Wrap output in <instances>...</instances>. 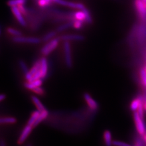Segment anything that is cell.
Returning a JSON list of instances; mask_svg holds the SVG:
<instances>
[{"mask_svg":"<svg viewBox=\"0 0 146 146\" xmlns=\"http://www.w3.org/2000/svg\"><path fill=\"white\" fill-rule=\"evenodd\" d=\"M56 33L55 31H50L43 36L42 40L44 42H48L49 41H50L51 40H52V38H54L56 36Z\"/></svg>","mask_w":146,"mask_h":146,"instance_id":"7402d4cb","label":"cell"},{"mask_svg":"<svg viewBox=\"0 0 146 146\" xmlns=\"http://www.w3.org/2000/svg\"><path fill=\"white\" fill-rule=\"evenodd\" d=\"M31 100L33 103L36 107L37 110H38V111H40V112L47 110L46 108V107H44V106L42 104L41 100L36 96H34V95L31 96Z\"/></svg>","mask_w":146,"mask_h":146,"instance_id":"5bb4252c","label":"cell"},{"mask_svg":"<svg viewBox=\"0 0 146 146\" xmlns=\"http://www.w3.org/2000/svg\"><path fill=\"white\" fill-rule=\"evenodd\" d=\"M52 0H38V3L40 7H46L49 5Z\"/></svg>","mask_w":146,"mask_h":146,"instance_id":"1f68e13d","label":"cell"},{"mask_svg":"<svg viewBox=\"0 0 146 146\" xmlns=\"http://www.w3.org/2000/svg\"><path fill=\"white\" fill-rule=\"evenodd\" d=\"M33 128H34L33 126L29 125L28 124H27V125L25 126V127L21 131V134L20 135L19 138L17 141V143L19 145L23 144L25 141H26L29 136L31 135Z\"/></svg>","mask_w":146,"mask_h":146,"instance_id":"52a82bcc","label":"cell"},{"mask_svg":"<svg viewBox=\"0 0 146 146\" xmlns=\"http://www.w3.org/2000/svg\"><path fill=\"white\" fill-rule=\"evenodd\" d=\"M19 64L20 67L21 68V70L22 71L23 73H24L25 75L29 72V70L28 69V68L27 67L26 63L23 60H20L19 61Z\"/></svg>","mask_w":146,"mask_h":146,"instance_id":"603a6c76","label":"cell"},{"mask_svg":"<svg viewBox=\"0 0 146 146\" xmlns=\"http://www.w3.org/2000/svg\"><path fill=\"white\" fill-rule=\"evenodd\" d=\"M143 1H144L145 2H146V0H143Z\"/></svg>","mask_w":146,"mask_h":146,"instance_id":"ab89813d","label":"cell"},{"mask_svg":"<svg viewBox=\"0 0 146 146\" xmlns=\"http://www.w3.org/2000/svg\"><path fill=\"white\" fill-rule=\"evenodd\" d=\"M134 6L140 19L143 23H146V2L143 0H135Z\"/></svg>","mask_w":146,"mask_h":146,"instance_id":"6da1fadb","label":"cell"},{"mask_svg":"<svg viewBox=\"0 0 146 146\" xmlns=\"http://www.w3.org/2000/svg\"><path fill=\"white\" fill-rule=\"evenodd\" d=\"M64 60L67 67L69 69L73 67V59L72 56L71 46L69 41H64L63 43Z\"/></svg>","mask_w":146,"mask_h":146,"instance_id":"7a4b0ae2","label":"cell"},{"mask_svg":"<svg viewBox=\"0 0 146 146\" xmlns=\"http://www.w3.org/2000/svg\"><path fill=\"white\" fill-rule=\"evenodd\" d=\"M144 108H145V110H146V102H145V104H144Z\"/></svg>","mask_w":146,"mask_h":146,"instance_id":"d590c367","label":"cell"},{"mask_svg":"<svg viewBox=\"0 0 146 146\" xmlns=\"http://www.w3.org/2000/svg\"><path fill=\"white\" fill-rule=\"evenodd\" d=\"M40 68H41V60H40L37 61L35 63V64H34L31 69L29 70V72L25 75V78L26 79L27 81H31L33 76L35 74H36L38 70H40Z\"/></svg>","mask_w":146,"mask_h":146,"instance_id":"8fae6325","label":"cell"},{"mask_svg":"<svg viewBox=\"0 0 146 146\" xmlns=\"http://www.w3.org/2000/svg\"><path fill=\"white\" fill-rule=\"evenodd\" d=\"M26 146H33L31 145V144H28Z\"/></svg>","mask_w":146,"mask_h":146,"instance_id":"8d00e7d4","label":"cell"},{"mask_svg":"<svg viewBox=\"0 0 146 146\" xmlns=\"http://www.w3.org/2000/svg\"><path fill=\"white\" fill-rule=\"evenodd\" d=\"M13 41L16 43H28V44H38L41 42V40L37 37H31L14 36Z\"/></svg>","mask_w":146,"mask_h":146,"instance_id":"5b68a950","label":"cell"},{"mask_svg":"<svg viewBox=\"0 0 146 146\" xmlns=\"http://www.w3.org/2000/svg\"><path fill=\"white\" fill-rule=\"evenodd\" d=\"M7 31L9 34L14 36H22V33L21 31L15 29L13 28H8Z\"/></svg>","mask_w":146,"mask_h":146,"instance_id":"484cf974","label":"cell"},{"mask_svg":"<svg viewBox=\"0 0 146 146\" xmlns=\"http://www.w3.org/2000/svg\"><path fill=\"white\" fill-rule=\"evenodd\" d=\"M144 110H145V108H144V104H143V101H141L140 106L139 107V108L137 110V112L138 114L141 116L142 119L144 118Z\"/></svg>","mask_w":146,"mask_h":146,"instance_id":"f546056e","label":"cell"},{"mask_svg":"<svg viewBox=\"0 0 146 146\" xmlns=\"http://www.w3.org/2000/svg\"><path fill=\"white\" fill-rule=\"evenodd\" d=\"M84 25V22L83 21H79L77 20H75L73 21V27L75 29H81Z\"/></svg>","mask_w":146,"mask_h":146,"instance_id":"4316f807","label":"cell"},{"mask_svg":"<svg viewBox=\"0 0 146 146\" xmlns=\"http://www.w3.org/2000/svg\"><path fill=\"white\" fill-rule=\"evenodd\" d=\"M17 122L15 117L12 116L0 117V125L14 124Z\"/></svg>","mask_w":146,"mask_h":146,"instance_id":"e0dca14e","label":"cell"},{"mask_svg":"<svg viewBox=\"0 0 146 146\" xmlns=\"http://www.w3.org/2000/svg\"><path fill=\"white\" fill-rule=\"evenodd\" d=\"M143 140H144V142H145V144L146 145V133L144 135H143Z\"/></svg>","mask_w":146,"mask_h":146,"instance_id":"e575fe53","label":"cell"},{"mask_svg":"<svg viewBox=\"0 0 146 146\" xmlns=\"http://www.w3.org/2000/svg\"><path fill=\"white\" fill-rule=\"evenodd\" d=\"M42 84V79H38L36 80H34L31 81H27L25 83L24 86L26 88L32 90L36 88L37 87L41 86Z\"/></svg>","mask_w":146,"mask_h":146,"instance_id":"7c38bea8","label":"cell"},{"mask_svg":"<svg viewBox=\"0 0 146 146\" xmlns=\"http://www.w3.org/2000/svg\"><path fill=\"white\" fill-rule=\"evenodd\" d=\"M40 114V111H38V110L33 111V113L31 114V115L28 122H27V124L33 127V125H34V123H35V122L37 119Z\"/></svg>","mask_w":146,"mask_h":146,"instance_id":"ac0fdd59","label":"cell"},{"mask_svg":"<svg viewBox=\"0 0 146 146\" xmlns=\"http://www.w3.org/2000/svg\"><path fill=\"white\" fill-rule=\"evenodd\" d=\"M113 146H133L130 143L119 140L113 141Z\"/></svg>","mask_w":146,"mask_h":146,"instance_id":"4dcf8cb0","label":"cell"},{"mask_svg":"<svg viewBox=\"0 0 146 146\" xmlns=\"http://www.w3.org/2000/svg\"><path fill=\"white\" fill-rule=\"evenodd\" d=\"M60 39L63 41H83L84 40V36L79 34H66L63 35L60 37Z\"/></svg>","mask_w":146,"mask_h":146,"instance_id":"30bf717a","label":"cell"},{"mask_svg":"<svg viewBox=\"0 0 146 146\" xmlns=\"http://www.w3.org/2000/svg\"><path fill=\"white\" fill-rule=\"evenodd\" d=\"M60 40V38H54L47 42L41 50L42 55L44 56H48L50 53L52 52L58 47Z\"/></svg>","mask_w":146,"mask_h":146,"instance_id":"277c9868","label":"cell"},{"mask_svg":"<svg viewBox=\"0 0 146 146\" xmlns=\"http://www.w3.org/2000/svg\"><path fill=\"white\" fill-rule=\"evenodd\" d=\"M133 119L137 133L140 135H144L146 133V128L143 119L141 117L137 111L134 112Z\"/></svg>","mask_w":146,"mask_h":146,"instance_id":"3957f363","label":"cell"},{"mask_svg":"<svg viewBox=\"0 0 146 146\" xmlns=\"http://www.w3.org/2000/svg\"><path fill=\"white\" fill-rule=\"evenodd\" d=\"M11 11L13 14L15 16L16 19H17L19 23L22 26H26V22L25 21L24 17L22 16V13L19 9L18 7H11Z\"/></svg>","mask_w":146,"mask_h":146,"instance_id":"9c48e42d","label":"cell"},{"mask_svg":"<svg viewBox=\"0 0 146 146\" xmlns=\"http://www.w3.org/2000/svg\"><path fill=\"white\" fill-rule=\"evenodd\" d=\"M140 146V145H134V146Z\"/></svg>","mask_w":146,"mask_h":146,"instance_id":"74e56055","label":"cell"},{"mask_svg":"<svg viewBox=\"0 0 146 146\" xmlns=\"http://www.w3.org/2000/svg\"><path fill=\"white\" fill-rule=\"evenodd\" d=\"M84 98L89 107L93 110H96L99 108L97 102L91 96L89 93H86L84 95Z\"/></svg>","mask_w":146,"mask_h":146,"instance_id":"ba28073f","label":"cell"},{"mask_svg":"<svg viewBox=\"0 0 146 146\" xmlns=\"http://www.w3.org/2000/svg\"><path fill=\"white\" fill-rule=\"evenodd\" d=\"M73 16L75 20L79 21H85L86 15L85 13L83 11H78L73 13Z\"/></svg>","mask_w":146,"mask_h":146,"instance_id":"ffe728a7","label":"cell"},{"mask_svg":"<svg viewBox=\"0 0 146 146\" xmlns=\"http://www.w3.org/2000/svg\"><path fill=\"white\" fill-rule=\"evenodd\" d=\"M140 75L142 83L146 87V72L145 69H141L140 72Z\"/></svg>","mask_w":146,"mask_h":146,"instance_id":"83f0119b","label":"cell"},{"mask_svg":"<svg viewBox=\"0 0 146 146\" xmlns=\"http://www.w3.org/2000/svg\"><path fill=\"white\" fill-rule=\"evenodd\" d=\"M0 146H6L5 141L4 140H0Z\"/></svg>","mask_w":146,"mask_h":146,"instance_id":"836d02e7","label":"cell"},{"mask_svg":"<svg viewBox=\"0 0 146 146\" xmlns=\"http://www.w3.org/2000/svg\"><path fill=\"white\" fill-rule=\"evenodd\" d=\"M85 13V15H86V19H85V21L86 23H88V24H92L93 23V19L92 17L91 14L90 13V11L88 9H87L86 8L82 10Z\"/></svg>","mask_w":146,"mask_h":146,"instance_id":"cb8c5ba5","label":"cell"},{"mask_svg":"<svg viewBox=\"0 0 146 146\" xmlns=\"http://www.w3.org/2000/svg\"><path fill=\"white\" fill-rule=\"evenodd\" d=\"M31 91H33L34 93L37 94L38 95H40V96H42V95H44V94H45L44 89L41 86L37 87L36 88L34 89Z\"/></svg>","mask_w":146,"mask_h":146,"instance_id":"f1b7e54d","label":"cell"},{"mask_svg":"<svg viewBox=\"0 0 146 146\" xmlns=\"http://www.w3.org/2000/svg\"><path fill=\"white\" fill-rule=\"evenodd\" d=\"M49 116V111L47 110L40 112V114L38 116L35 123L33 125V128H35L37 125H39L42 122L46 120Z\"/></svg>","mask_w":146,"mask_h":146,"instance_id":"2e32d148","label":"cell"},{"mask_svg":"<svg viewBox=\"0 0 146 146\" xmlns=\"http://www.w3.org/2000/svg\"><path fill=\"white\" fill-rule=\"evenodd\" d=\"M72 27H73V22H69L66 23L64 25L58 27V28L56 29V31L58 32H61V31H65Z\"/></svg>","mask_w":146,"mask_h":146,"instance_id":"d4e9b609","label":"cell"},{"mask_svg":"<svg viewBox=\"0 0 146 146\" xmlns=\"http://www.w3.org/2000/svg\"><path fill=\"white\" fill-rule=\"evenodd\" d=\"M41 60V72L42 74V79L43 80L47 76L48 72V63L47 59L46 58H43Z\"/></svg>","mask_w":146,"mask_h":146,"instance_id":"4fadbf2b","label":"cell"},{"mask_svg":"<svg viewBox=\"0 0 146 146\" xmlns=\"http://www.w3.org/2000/svg\"><path fill=\"white\" fill-rule=\"evenodd\" d=\"M141 101H142V100L140 98H137L133 100L131 102V105H130V109L133 112L137 111Z\"/></svg>","mask_w":146,"mask_h":146,"instance_id":"d6986e66","label":"cell"},{"mask_svg":"<svg viewBox=\"0 0 146 146\" xmlns=\"http://www.w3.org/2000/svg\"><path fill=\"white\" fill-rule=\"evenodd\" d=\"M52 1L59 5L67 6L72 8L78 9L81 11H82L86 8V7L84 6V4L81 3H75V2H69L65 0H52Z\"/></svg>","mask_w":146,"mask_h":146,"instance_id":"8992f818","label":"cell"},{"mask_svg":"<svg viewBox=\"0 0 146 146\" xmlns=\"http://www.w3.org/2000/svg\"><path fill=\"white\" fill-rule=\"evenodd\" d=\"M103 136L106 146H113V140L112 139V135L110 131L109 130L104 131Z\"/></svg>","mask_w":146,"mask_h":146,"instance_id":"9a60e30c","label":"cell"},{"mask_svg":"<svg viewBox=\"0 0 146 146\" xmlns=\"http://www.w3.org/2000/svg\"><path fill=\"white\" fill-rule=\"evenodd\" d=\"M145 71H146V67H145Z\"/></svg>","mask_w":146,"mask_h":146,"instance_id":"f35d334b","label":"cell"},{"mask_svg":"<svg viewBox=\"0 0 146 146\" xmlns=\"http://www.w3.org/2000/svg\"><path fill=\"white\" fill-rule=\"evenodd\" d=\"M5 95L4 94H0V102L5 100Z\"/></svg>","mask_w":146,"mask_h":146,"instance_id":"d6a6232c","label":"cell"},{"mask_svg":"<svg viewBox=\"0 0 146 146\" xmlns=\"http://www.w3.org/2000/svg\"><path fill=\"white\" fill-rule=\"evenodd\" d=\"M26 0H9L7 2V5L9 7H18L20 5H24Z\"/></svg>","mask_w":146,"mask_h":146,"instance_id":"44dd1931","label":"cell"}]
</instances>
